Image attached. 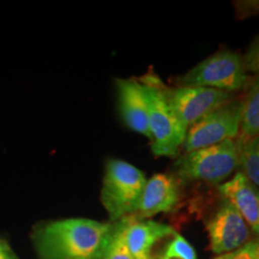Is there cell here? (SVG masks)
Returning a JSON list of instances; mask_svg holds the SVG:
<instances>
[{"label": "cell", "instance_id": "6", "mask_svg": "<svg viewBox=\"0 0 259 259\" xmlns=\"http://www.w3.org/2000/svg\"><path fill=\"white\" fill-rule=\"evenodd\" d=\"M149 111L151 150L156 156L173 157L185 142L187 128L174 113L163 90L144 83Z\"/></svg>", "mask_w": 259, "mask_h": 259}, {"label": "cell", "instance_id": "19", "mask_svg": "<svg viewBox=\"0 0 259 259\" xmlns=\"http://www.w3.org/2000/svg\"><path fill=\"white\" fill-rule=\"evenodd\" d=\"M255 239V242H257V247H258V258H259V235H257V238Z\"/></svg>", "mask_w": 259, "mask_h": 259}, {"label": "cell", "instance_id": "10", "mask_svg": "<svg viewBox=\"0 0 259 259\" xmlns=\"http://www.w3.org/2000/svg\"><path fill=\"white\" fill-rule=\"evenodd\" d=\"M179 198V185L176 178L168 174H155L145 183L138 209L132 218L149 220L157 213L169 212L176 209Z\"/></svg>", "mask_w": 259, "mask_h": 259}, {"label": "cell", "instance_id": "2", "mask_svg": "<svg viewBox=\"0 0 259 259\" xmlns=\"http://www.w3.org/2000/svg\"><path fill=\"white\" fill-rule=\"evenodd\" d=\"M125 240L135 259H198L192 245L173 227L127 218Z\"/></svg>", "mask_w": 259, "mask_h": 259}, {"label": "cell", "instance_id": "11", "mask_svg": "<svg viewBox=\"0 0 259 259\" xmlns=\"http://www.w3.org/2000/svg\"><path fill=\"white\" fill-rule=\"evenodd\" d=\"M119 112L122 120L132 131L150 139L149 111L144 84L132 79H116Z\"/></svg>", "mask_w": 259, "mask_h": 259}, {"label": "cell", "instance_id": "8", "mask_svg": "<svg viewBox=\"0 0 259 259\" xmlns=\"http://www.w3.org/2000/svg\"><path fill=\"white\" fill-rule=\"evenodd\" d=\"M167 101L186 128L234 99L233 94L204 87H179L164 92Z\"/></svg>", "mask_w": 259, "mask_h": 259}, {"label": "cell", "instance_id": "9", "mask_svg": "<svg viewBox=\"0 0 259 259\" xmlns=\"http://www.w3.org/2000/svg\"><path fill=\"white\" fill-rule=\"evenodd\" d=\"M210 250L216 255L238 250L251 240V228L228 200L221 204L206 222Z\"/></svg>", "mask_w": 259, "mask_h": 259}, {"label": "cell", "instance_id": "7", "mask_svg": "<svg viewBox=\"0 0 259 259\" xmlns=\"http://www.w3.org/2000/svg\"><path fill=\"white\" fill-rule=\"evenodd\" d=\"M242 105V99H233L190 126L183 145L185 153L238 138Z\"/></svg>", "mask_w": 259, "mask_h": 259}, {"label": "cell", "instance_id": "5", "mask_svg": "<svg viewBox=\"0 0 259 259\" xmlns=\"http://www.w3.org/2000/svg\"><path fill=\"white\" fill-rule=\"evenodd\" d=\"M247 80L240 54L220 51L200 61L178 82L180 87H204L233 94L244 88Z\"/></svg>", "mask_w": 259, "mask_h": 259}, {"label": "cell", "instance_id": "14", "mask_svg": "<svg viewBox=\"0 0 259 259\" xmlns=\"http://www.w3.org/2000/svg\"><path fill=\"white\" fill-rule=\"evenodd\" d=\"M126 225L127 218L111 222V227L105 235L95 259H135L126 245Z\"/></svg>", "mask_w": 259, "mask_h": 259}, {"label": "cell", "instance_id": "15", "mask_svg": "<svg viewBox=\"0 0 259 259\" xmlns=\"http://www.w3.org/2000/svg\"><path fill=\"white\" fill-rule=\"evenodd\" d=\"M240 170L259 187V136L241 143Z\"/></svg>", "mask_w": 259, "mask_h": 259}, {"label": "cell", "instance_id": "18", "mask_svg": "<svg viewBox=\"0 0 259 259\" xmlns=\"http://www.w3.org/2000/svg\"><path fill=\"white\" fill-rule=\"evenodd\" d=\"M0 259H19L8 242L0 240Z\"/></svg>", "mask_w": 259, "mask_h": 259}, {"label": "cell", "instance_id": "13", "mask_svg": "<svg viewBox=\"0 0 259 259\" xmlns=\"http://www.w3.org/2000/svg\"><path fill=\"white\" fill-rule=\"evenodd\" d=\"M242 105V115L238 141L240 143L259 136V76L248 85Z\"/></svg>", "mask_w": 259, "mask_h": 259}, {"label": "cell", "instance_id": "16", "mask_svg": "<svg viewBox=\"0 0 259 259\" xmlns=\"http://www.w3.org/2000/svg\"><path fill=\"white\" fill-rule=\"evenodd\" d=\"M246 72H252L259 76V34L255 36L242 57Z\"/></svg>", "mask_w": 259, "mask_h": 259}, {"label": "cell", "instance_id": "17", "mask_svg": "<svg viewBox=\"0 0 259 259\" xmlns=\"http://www.w3.org/2000/svg\"><path fill=\"white\" fill-rule=\"evenodd\" d=\"M213 259H259L258 258V247L255 239H251L238 250H234L228 253L216 255Z\"/></svg>", "mask_w": 259, "mask_h": 259}, {"label": "cell", "instance_id": "3", "mask_svg": "<svg viewBox=\"0 0 259 259\" xmlns=\"http://www.w3.org/2000/svg\"><path fill=\"white\" fill-rule=\"evenodd\" d=\"M240 153L238 139L185 153L173 164L176 179L181 183H222L240 168Z\"/></svg>", "mask_w": 259, "mask_h": 259}, {"label": "cell", "instance_id": "12", "mask_svg": "<svg viewBox=\"0 0 259 259\" xmlns=\"http://www.w3.org/2000/svg\"><path fill=\"white\" fill-rule=\"evenodd\" d=\"M222 198L228 200L258 235L259 233V191L251 180L238 170L229 180L219 186Z\"/></svg>", "mask_w": 259, "mask_h": 259}, {"label": "cell", "instance_id": "1", "mask_svg": "<svg viewBox=\"0 0 259 259\" xmlns=\"http://www.w3.org/2000/svg\"><path fill=\"white\" fill-rule=\"evenodd\" d=\"M111 222L66 219L35 229L32 240L40 259H95Z\"/></svg>", "mask_w": 259, "mask_h": 259}, {"label": "cell", "instance_id": "4", "mask_svg": "<svg viewBox=\"0 0 259 259\" xmlns=\"http://www.w3.org/2000/svg\"><path fill=\"white\" fill-rule=\"evenodd\" d=\"M147 183L143 171L128 162L112 158L106 163L101 202L111 222L134 216Z\"/></svg>", "mask_w": 259, "mask_h": 259}, {"label": "cell", "instance_id": "20", "mask_svg": "<svg viewBox=\"0 0 259 259\" xmlns=\"http://www.w3.org/2000/svg\"><path fill=\"white\" fill-rule=\"evenodd\" d=\"M258 235H259V233H258Z\"/></svg>", "mask_w": 259, "mask_h": 259}]
</instances>
